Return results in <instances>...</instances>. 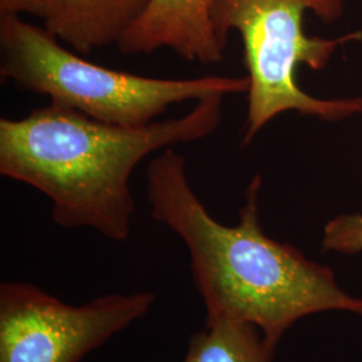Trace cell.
<instances>
[{
    "label": "cell",
    "mask_w": 362,
    "mask_h": 362,
    "mask_svg": "<svg viewBox=\"0 0 362 362\" xmlns=\"http://www.w3.org/2000/svg\"><path fill=\"white\" fill-rule=\"evenodd\" d=\"M260 187L262 179L255 176L238 223L226 226L196 194L185 158L173 148L152 158L146 168L151 215L187 247L208 321L254 325L276 351L286 333L306 317L327 311L362 317V297L344 290L330 267L264 233L259 220Z\"/></svg>",
    "instance_id": "6da1fadb"
},
{
    "label": "cell",
    "mask_w": 362,
    "mask_h": 362,
    "mask_svg": "<svg viewBox=\"0 0 362 362\" xmlns=\"http://www.w3.org/2000/svg\"><path fill=\"white\" fill-rule=\"evenodd\" d=\"M226 97L197 101L184 116L119 127L50 103L23 118L0 119V173L46 194L64 228H91L113 242L129 238L134 169L156 152L209 137Z\"/></svg>",
    "instance_id": "7a4b0ae2"
},
{
    "label": "cell",
    "mask_w": 362,
    "mask_h": 362,
    "mask_svg": "<svg viewBox=\"0 0 362 362\" xmlns=\"http://www.w3.org/2000/svg\"><path fill=\"white\" fill-rule=\"evenodd\" d=\"M46 27L19 15L0 18V76L27 93L119 127L155 122L173 105L248 93L245 77L168 79L95 65L67 49Z\"/></svg>",
    "instance_id": "3957f363"
},
{
    "label": "cell",
    "mask_w": 362,
    "mask_h": 362,
    "mask_svg": "<svg viewBox=\"0 0 362 362\" xmlns=\"http://www.w3.org/2000/svg\"><path fill=\"white\" fill-rule=\"evenodd\" d=\"M344 0H215L212 25L226 46L236 31L245 49L250 79L243 145L251 143L275 117L287 112L324 121H339L362 113V97L317 98L298 83L299 66L324 70L338 47L362 39V31L339 38L309 37L303 18L314 13L325 23L338 21Z\"/></svg>",
    "instance_id": "277c9868"
},
{
    "label": "cell",
    "mask_w": 362,
    "mask_h": 362,
    "mask_svg": "<svg viewBox=\"0 0 362 362\" xmlns=\"http://www.w3.org/2000/svg\"><path fill=\"white\" fill-rule=\"evenodd\" d=\"M152 291L110 293L69 305L42 287L0 284V362H81L91 351L145 318Z\"/></svg>",
    "instance_id": "5b68a950"
},
{
    "label": "cell",
    "mask_w": 362,
    "mask_h": 362,
    "mask_svg": "<svg viewBox=\"0 0 362 362\" xmlns=\"http://www.w3.org/2000/svg\"><path fill=\"white\" fill-rule=\"evenodd\" d=\"M215 0H151L117 47L122 54H152L168 49L202 65L223 62L226 46L212 25Z\"/></svg>",
    "instance_id": "8992f818"
},
{
    "label": "cell",
    "mask_w": 362,
    "mask_h": 362,
    "mask_svg": "<svg viewBox=\"0 0 362 362\" xmlns=\"http://www.w3.org/2000/svg\"><path fill=\"white\" fill-rule=\"evenodd\" d=\"M151 0H59L45 27L81 55L110 46L125 35Z\"/></svg>",
    "instance_id": "52a82bcc"
},
{
    "label": "cell",
    "mask_w": 362,
    "mask_h": 362,
    "mask_svg": "<svg viewBox=\"0 0 362 362\" xmlns=\"http://www.w3.org/2000/svg\"><path fill=\"white\" fill-rule=\"evenodd\" d=\"M275 351L254 325L206 320L194 332L181 362H274Z\"/></svg>",
    "instance_id": "ba28073f"
},
{
    "label": "cell",
    "mask_w": 362,
    "mask_h": 362,
    "mask_svg": "<svg viewBox=\"0 0 362 362\" xmlns=\"http://www.w3.org/2000/svg\"><path fill=\"white\" fill-rule=\"evenodd\" d=\"M322 248L341 255L362 252V214H342L329 220L322 233Z\"/></svg>",
    "instance_id": "9c48e42d"
},
{
    "label": "cell",
    "mask_w": 362,
    "mask_h": 362,
    "mask_svg": "<svg viewBox=\"0 0 362 362\" xmlns=\"http://www.w3.org/2000/svg\"><path fill=\"white\" fill-rule=\"evenodd\" d=\"M59 0H0V16L3 15H34L43 22L57 11Z\"/></svg>",
    "instance_id": "30bf717a"
}]
</instances>
